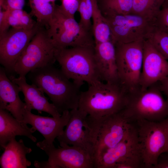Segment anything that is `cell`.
Returning a JSON list of instances; mask_svg holds the SVG:
<instances>
[{"label":"cell","instance_id":"cell-13","mask_svg":"<svg viewBox=\"0 0 168 168\" xmlns=\"http://www.w3.org/2000/svg\"><path fill=\"white\" fill-rule=\"evenodd\" d=\"M40 26L37 23L34 27L29 29L12 28L0 35V63L6 72H13L17 60Z\"/></svg>","mask_w":168,"mask_h":168},{"label":"cell","instance_id":"cell-36","mask_svg":"<svg viewBox=\"0 0 168 168\" xmlns=\"http://www.w3.org/2000/svg\"><path fill=\"white\" fill-rule=\"evenodd\" d=\"M163 5H166L168 6V0H165L164 3L163 4Z\"/></svg>","mask_w":168,"mask_h":168},{"label":"cell","instance_id":"cell-27","mask_svg":"<svg viewBox=\"0 0 168 168\" xmlns=\"http://www.w3.org/2000/svg\"><path fill=\"white\" fill-rule=\"evenodd\" d=\"M147 39L155 48L168 60V34L156 26Z\"/></svg>","mask_w":168,"mask_h":168},{"label":"cell","instance_id":"cell-28","mask_svg":"<svg viewBox=\"0 0 168 168\" xmlns=\"http://www.w3.org/2000/svg\"><path fill=\"white\" fill-rule=\"evenodd\" d=\"M92 11V0H80L77 10L80 16L79 23L86 29L92 32L91 20Z\"/></svg>","mask_w":168,"mask_h":168},{"label":"cell","instance_id":"cell-30","mask_svg":"<svg viewBox=\"0 0 168 168\" xmlns=\"http://www.w3.org/2000/svg\"><path fill=\"white\" fill-rule=\"evenodd\" d=\"M156 27L168 34V6L163 5L155 20Z\"/></svg>","mask_w":168,"mask_h":168},{"label":"cell","instance_id":"cell-23","mask_svg":"<svg viewBox=\"0 0 168 168\" xmlns=\"http://www.w3.org/2000/svg\"><path fill=\"white\" fill-rule=\"evenodd\" d=\"M31 8L30 14L36 18V21L41 26L47 29L55 9L56 4L51 0H29Z\"/></svg>","mask_w":168,"mask_h":168},{"label":"cell","instance_id":"cell-18","mask_svg":"<svg viewBox=\"0 0 168 168\" xmlns=\"http://www.w3.org/2000/svg\"><path fill=\"white\" fill-rule=\"evenodd\" d=\"M6 72L3 67H0V109L8 111L23 123L25 103L20 97L19 86L7 76Z\"/></svg>","mask_w":168,"mask_h":168},{"label":"cell","instance_id":"cell-5","mask_svg":"<svg viewBox=\"0 0 168 168\" xmlns=\"http://www.w3.org/2000/svg\"><path fill=\"white\" fill-rule=\"evenodd\" d=\"M86 119L94 145L95 161L104 151L121 141L132 125L122 111L97 119L87 115Z\"/></svg>","mask_w":168,"mask_h":168},{"label":"cell","instance_id":"cell-9","mask_svg":"<svg viewBox=\"0 0 168 168\" xmlns=\"http://www.w3.org/2000/svg\"><path fill=\"white\" fill-rule=\"evenodd\" d=\"M103 16L109 27L114 43L144 40L156 26L155 20L132 13Z\"/></svg>","mask_w":168,"mask_h":168},{"label":"cell","instance_id":"cell-8","mask_svg":"<svg viewBox=\"0 0 168 168\" xmlns=\"http://www.w3.org/2000/svg\"><path fill=\"white\" fill-rule=\"evenodd\" d=\"M143 41L114 43L119 82L129 92L140 88Z\"/></svg>","mask_w":168,"mask_h":168},{"label":"cell","instance_id":"cell-22","mask_svg":"<svg viewBox=\"0 0 168 168\" xmlns=\"http://www.w3.org/2000/svg\"><path fill=\"white\" fill-rule=\"evenodd\" d=\"M92 31L95 44L111 40L109 27L98 7L97 0H92Z\"/></svg>","mask_w":168,"mask_h":168},{"label":"cell","instance_id":"cell-29","mask_svg":"<svg viewBox=\"0 0 168 168\" xmlns=\"http://www.w3.org/2000/svg\"><path fill=\"white\" fill-rule=\"evenodd\" d=\"M80 0H62L60 5H58L59 10L68 16L74 18V14L77 11Z\"/></svg>","mask_w":168,"mask_h":168},{"label":"cell","instance_id":"cell-15","mask_svg":"<svg viewBox=\"0 0 168 168\" xmlns=\"http://www.w3.org/2000/svg\"><path fill=\"white\" fill-rule=\"evenodd\" d=\"M168 77V61L147 39L143 41L140 86L142 90Z\"/></svg>","mask_w":168,"mask_h":168},{"label":"cell","instance_id":"cell-3","mask_svg":"<svg viewBox=\"0 0 168 168\" xmlns=\"http://www.w3.org/2000/svg\"><path fill=\"white\" fill-rule=\"evenodd\" d=\"M95 46L56 49V60L61 70L69 79L81 86L84 82L90 85L101 81L96 68Z\"/></svg>","mask_w":168,"mask_h":168},{"label":"cell","instance_id":"cell-19","mask_svg":"<svg viewBox=\"0 0 168 168\" xmlns=\"http://www.w3.org/2000/svg\"><path fill=\"white\" fill-rule=\"evenodd\" d=\"M95 57L101 81L119 83L114 44L111 40L95 44Z\"/></svg>","mask_w":168,"mask_h":168},{"label":"cell","instance_id":"cell-2","mask_svg":"<svg viewBox=\"0 0 168 168\" xmlns=\"http://www.w3.org/2000/svg\"><path fill=\"white\" fill-rule=\"evenodd\" d=\"M128 93L119 82L99 81L81 91L78 109L96 119L117 113L125 107Z\"/></svg>","mask_w":168,"mask_h":168},{"label":"cell","instance_id":"cell-34","mask_svg":"<svg viewBox=\"0 0 168 168\" xmlns=\"http://www.w3.org/2000/svg\"><path fill=\"white\" fill-rule=\"evenodd\" d=\"M160 88L168 100V77L158 82Z\"/></svg>","mask_w":168,"mask_h":168},{"label":"cell","instance_id":"cell-33","mask_svg":"<svg viewBox=\"0 0 168 168\" xmlns=\"http://www.w3.org/2000/svg\"><path fill=\"white\" fill-rule=\"evenodd\" d=\"M154 168H168V153L164 152L159 156Z\"/></svg>","mask_w":168,"mask_h":168},{"label":"cell","instance_id":"cell-26","mask_svg":"<svg viewBox=\"0 0 168 168\" xmlns=\"http://www.w3.org/2000/svg\"><path fill=\"white\" fill-rule=\"evenodd\" d=\"M7 15L9 26L23 29H29L37 24L32 18L31 15L23 9L7 10Z\"/></svg>","mask_w":168,"mask_h":168},{"label":"cell","instance_id":"cell-12","mask_svg":"<svg viewBox=\"0 0 168 168\" xmlns=\"http://www.w3.org/2000/svg\"><path fill=\"white\" fill-rule=\"evenodd\" d=\"M136 127L143 167L154 168L160 156L165 152L167 137L164 120L136 121Z\"/></svg>","mask_w":168,"mask_h":168},{"label":"cell","instance_id":"cell-25","mask_svg":"<svg viewBox=\"0 0 168 168\" xmlns=\"http://www.w3.org/2000/svg\"><path fill=\"white\" fill-rule=\"evenodd\" d=\"M103 16L131 13L133 0H97Z\"/></svg>","mask_w":168,"mask_h":168},{"label":"cell","instance_id":"cell-7","mask_svg":"<svg viewBox=\"0 0 168 168\" xmlns=\"http://www.w3.org/2000/svg\"><path fill=\"white\" fill-rule=\"evenodd\" d=\"M48 30L57 49L95 45L92 32L62 13L56 4Z\"/></svg>","mask_w":168,"mask_h":168},{"label":"cell","instance_id":"cell-35","mask_svg":"<svg viewBox=\"0 0 168 168\" xmlns=\"http://www.w3.org/2000/svg\"><path fill=\"white\" fill-rule=\"evenodd\" d=\"M167 137V143L165 152L168 153V117L164 120Z\"/></svg>","mask_w":168,"mask_h":168},{"label":"cell","instance_id":"cell-21","mask_svg":"<svg viewBox=\"0 0 168 168\" xmlns=\"http://www.w3.org/2000/svg\"><path fill=\"white\" fill-rule=\"evenodd\" d=\"M32 151L25 145L23 140L12 138L7 144L0 157L2 168H26L31 165L26 155Z\"/></svg>","mask_w":168,"mask_h":168},{"label":"cell","instance_id":"cell-31","mask_svg":"<svg viewBox=\"0 0 168 168\" xmlns=\"http://www.w3.org/2000/svg\"><path fill=\"white\" fill-rule=\"evenodd\" d=\"M25 0H0V9L4 10L23 9Z\"/></svg>","mask_w":168,"mask_h":168},{"label":"cell","instance_id":"cell-14","mask_svg":"<svg viewBox=\"0 0 168 168\" xmlns=\"http://www.w3.org/2000/svg\"><path fill=\"white\" fill-rule=\"evenodd\" d=\"M70 112V118L65 129L57 138L60 145L66 144L80 147L94 158V145L86 119L87 114L78 108L71 110Z\"/></svg>","mask_w":168,"mask_h":168},{"label":"cell","instance_id":"cell-4","mask_svg":"<svg viewBox=\"0 0 168 168\" xmlns=\"http://www.w3.org/2000/svg\"><path fill=\"white\" fill-rule=\"evenodd\" d=\"M122 112L131 122H160L168 117V100L164 98L158 82L146 89L129 92Z\"/></svg>","mask_w":168,"mask_h":168},{"label":"cell","instance_id":"cell-1","mask_svg":"<svg viewBox=\"0 0 168 168\" xmlns=\"http://www.w3.org/2000/svg\"><path fill=\"white\" fill-rule=\"evenodd\" d=\"M28 78L47 95L60 114L78 108L82 86L71 81L61 69L46 66L32 70Z\"/></svg>","mask_w":168,"mask_h":168},{"label":"cell","instance_id":"cell-32","mask_svg":"<svg viewBox=\"0 0 168 168\" xmlns=\"http://www.w3.org/2000/svg\"><path fill=\"white\" fill-rule=\"evenodd\" d=\"M9 27L7 20L6 10L0 9V35L7 31Z\"/></svg>","mask_w":168,"mask_h":168},{"label":"cell","instance_id":"cell-37","mask_svg":"<svg viewBox=\"0 0 168 168\" xmlns=\"http://www.w3.org/2000/svg\"><path fill=\"white\" fill-rule=\"evenodd\" d=\"M55 0H51L52 2L53 3H54V1H55Z\"/></svg>","mask_w":168,"mask_h":168},{"label":"cell","instance_id":"cell-10","mask_svg":"<svg viewBox=\"0 0 168 168\" xmlns=\"http://www.w3.org/2000/svg\"><path fill=\"white\" fill-rule=\"evenodd\" d=\"M118 163L130 168L143 166L137 129L132 124L121 141L101 153L95 168H114Z\"/></svg>","mask_w":168,"mask_h":168},{"label":"cell","instance_id":"cell-6","mask_svg":"<svg viewBox=\"0 0 168 168\" xmlns=\"http://www.w3.org/2000/svg\"><path fill=\"white\" fill-rule=\"evenodd\" d=\"M56 49L48 29L40 26L17 60L13 72L26 77L35 69L53 65L56 61Z\"/></svg>","mask_w":168,"mask_h":168},{"label":"cell","instance_id":"cell-24","mask_svg":"<svg viewBox=\"0 0 168 168\" xmlns=\"http://www.w3.org/2000/svg\"><path fill=\"white\" fill-rule=\"evenodd\" d=\"M165 0H133L132 14L155 20Z\"/></svg>","mask_w":168,"mask_h":168},{"label":"cell","instance_id":"cell-11","mask_svg":"<svg viewBox=\"0 0 168 168\" xmlns=\"http://www.w3.org/2000/svg\"><path fill=\"white\" fill-rule=\"evenodd\" d=\"M37 147L44 151L48 156V160L39 162L35 161L36 168H95L93 156L82 148L66 144L56 148L43 140L36 143Z\"/></svg>","mask_w":168,"mask_h":168},{"label":"cell","instance_id":"cell-16","mask_svg":"<svg viewBox=\"0 0 168 168\" xmlns=\"http://www.w3.org/2000/svg\"><path fill=\"white\" fill-rule=\"evenodd\" d=\"M23 117V123L31 125L43 135L45 142L52 145L55 139L62 133L70 118V112L66 110L60 117H49L34 114L25 109Z\"/></svg>","mask_w":168,"mask_h":168},{"label":"cell","instance_id":"cell-17","mask_svg":"<svg viewBox=\"0 0 168 168\" xmlns=\"http://www.w3.org/2000/svg\"><path fill=\"white\" fill-rule=\"evenodd\" d=\"M9 78L19 86L23 93L26 109L30 111L36 110L40 114L43 111L46 112L54 117L62 115L53 103L49 102L41 90L34 84L27 82L26 77H16L11 75Z\"/></svg>","mask_w":168,"mask_h":168},{"label":"cell","instance_id":"cell-20","mask_svg":"<svg viewBox=\"0 0 168 168\" xmlns=\"http://www.w3.org/2000/svg\"><path fill=\"white\" fill-rule=\"evenodd\" d=\"M36 129L29 127L15 118L8 111L0 109V146L1 150L4 149L8 142L16 136H23L34 142L36 138L32 135Z\"/></svg>","mask_w":168,"mask_h":168}]
</instances>
